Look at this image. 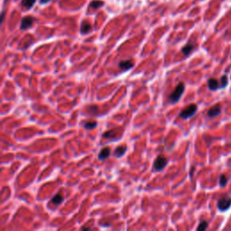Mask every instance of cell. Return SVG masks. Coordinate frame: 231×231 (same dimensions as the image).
Returning a JSON list of instances; mask_svg holds the SVG:
<instances>
[{"label": "cell", "mask_w": 231, "mask_h": 231, "mask_svg": "<svg viewBox=\"0 0 231 231\" xmlns=\"http://www.w3.org/2000/svg\"><path fill=\"white\" fill-rule=\"evenodd\" d=\"M185 90V85L183 82H180L176 88L174 89V90L170 94L169 96V99L172 103H177L181 98H182V94Z\"/></svg>", "instance_id": "obj_1"}, {"label": "cell", "mask_w": 231, "mask_h": 231, "mask_svg": "<svg viewBox=\"0 0 231 231\" xmlns=\"http://www.w3.org/2000/svg\"><path fill=\"white\" fill-rule=\"evenodd\" d=\"M197 110H198V106L196 104H191L190 106L182 109V112L180 113V117H182L183 119L191 118L196 114Z\"/></svg>", "instance_id": "obj_2"}, {"label": "cell", "mask_w": 231, "mask_h": 231, "mask_svg": "<svg viewBox=\"0 0 231 231\" xmlns=\"http://www.w3.org/2000/svg\"><path fill=\"white\" fill-rule=\"evenodd\" d=\"M218 210L221 212H225L229 210L231 207V197L229 196H224L218 200L217 203Z\"/></svg>", "instance_id": "obj_3"}, {"label": "cell", "mask_w": 231, "mask_h": 231, "mask_svg": "<svg viewBox=\"0 0 231 231\" xmlns=\"http://www.w3.org/2000/svg\"><path fill=\"white\" fill-rule=\"evenodd\" d=\"M168 163L167 158L164 155H158L153 162V171L160 172L163 171Z\"/></svg>", "instance_id": "obj_4"}, {"label": "cell", "mask_w": 231, "mask_h": 231, "mask_svg": "<svg viewBox=\"0 0 231 231\" xmlns=\"http://www.w3.org/2000/svg\"><path fill=\"white\" fill-rule=\"evenodd\" d=\"M34 19L33 17H24L21 21V25H20V29L21 30H26L29 27H31L33 25Z\"/></svg>", "instance_id": "obj_5"}, {"label": "cell", "mask_w": 231, "mask_h": 231, "mask_svg": "<svg viewBox=\"0 0 231 231\" xmlns=\"http://www.w3.org/2000/svg\"><path fill=\"white\" fill-rule=\"evenodd\" d=\"M221 113V106L219 104H216L212 108H210L208 110V116L209 117H215L220 115Z\"/></svg>", "instance_id": "obj_6"}, {"label": "cell", "mask_w": 231, "mask_h": 231, "mask_svg": "<svg viewBox=\"0 0 231 231\" xmlns=\"http://www.w3.org/2000/svg\"><path fill=\"white\" fill-rule=\"evenodd\" d=\"M118 66L123 71H127L134 67V63H133V62L129 61V60H124L119 62Z\"/></svg>", "instance_id": "obj_7"}, {"label": "cell", "mask_w": 231, "mask_h": 231, "mask_svg": "<svg viewBox=\"0 0 231 231\" xmlns=\"http://www.w3.org/2000/svg\"><path fill=\"white\" fill-rule=\"evenodd\" d=\"M193 50H194V44L192 43H188L182 47V52L185 57H188Z\"/></svg>", "instance_id": "obj_8"}, {"label": "cell", "mask_w": 231, "mask_h": 231, "mask_svg": "<svg viewBox=\"0 0 231 231\" xmlns=\"http://www.w3.org/2000/svg\"><path fill=\"white\" fill-rule=\"evenodd\" d=\"M110 153H111V149L109 148V147H104V148L101 149L100 152H99V159L101 160V161H104L108 157H109Z\"/></svg>", "instance_id": "obj_9"}, {"label": "cell", "mask_w": 231, "mask_h": 231, "mask_svg": "<svg viewBox=\"0 0 231 231\" xmlns=\"http://www.w3.org/2000/svg\"><path fill=\"white\" fill-rule=\"evenodd\" d=\"M219 86H220V84L214 78H210L208 80V87L210 90H212V91L217 90L218 89H219Z\"/></svg>", "instance_id": "obj_10"}, {"label": "cell", "mask_w": 231, "mask_h": 231, "mask_svg": "<svg viewBox=\"0 0 231 231\" xmlns=\"http://www.w3.org/2000/svg\"><path fill=\"white\" fill-rule=\"evenodd\" d=\"M127 150V146H117L116 148L115 152H114V155L116 158H120L126 153Z\"/></svg>", "instance_id": "obj_11"}, {"label": "cell", "mask_w": 231, "mask_h": 231, "mask_svg": "<svg viewBox=\"0 0 231 231\" xmlns=\"http://www.w3.org/2000/svg\"><path fill=\"white\" fill-rule=\"evenodd\" d=\"M91 30H92V26H91V25H90L89 22L84 21L82 24H81V33H82V34H86V33H89V32H91Z\"/></svg>", "instance_id": "obj_12"}, {"label": "cell", "mask_w": 231, "mask_h": 231, "mask_svg": "<svg viewBox=\"0 0 231 231\" xmlns=\"http://www.w3.org/2000/svg\"><path fill=\"white\" fill-rule=\"evenodd\" d=\"M63 199H64V198H63L60 193H57L56 195H54V196L52 197L51 201V203H53L54 205H60V204L62 203Z\"/></svg>", "instance_id": "obj_13"}, {"label": "cell", "mask_w": 231, "mask_h": 231, "mask_svg": "<svg viewBox=\"0 0 231 231\" xmlns=\"http://www.w3.org/2000/svg\"><path fill=\"white\" fill-rule=\"evenodd\" d=\"M89 6H90V7H93L94 9H98V8L104 6V2L100 1V0H93V1L90 2Z\"/></svg>", "instance_id": "obj_14"}, {"label": "cell", "mask_w": 231, "mask_h": 231, "mask_svg": "<svg viewBox=\"0 0 231 231\" xmlns=\"http://www.w3.org/2000/svg\"><path fill=\"white\" fill-rule=\"evenodd\" d=\"M208 227H209V222L207 220H201L197 228V231H206Z\"/></svg>", "instance_id": "obj_15"}, {"label": "cell", "mask_w": 231, "mask_h": 231, "mask_svg": "<svg viewBox=\"0 0 231 231\" xmlns=\"http://www.w3.org/2000/svg\"><path fill=\"white\" fill-rule=\"evenodd\" d=\"M97 126H98V122L97 121H89V122L84 123V127L86 129H89V130L94 129Z\"/></svg>", "instance_id": "obj_16"}, {"label": "cell", "mask_w": 231, "mask_h": 231, "mask_svg": "<svg viewBox=\"0 0 231 231\" xmlns=\"http://www.w3.org/2000/svg\"><path fill=\"white\" fill-rule=\"evenodd\" d=\"M35 1H36V0H22V5H23V6H25V8L30 9V8H32L33 6Z\"/></svg>", "instance_id": "obj_17"}, {"label": "cell", "mask_w": 231, "mask_h": 231, "mask_svg": "<svg viewBox=\"0 0 231 231\" xmlns=\"http://www.w3.org/2000/svg\"><path fill=\"white\" fill-rule=\"evenodd\" d=\"M229 84V78L227 75H223L221 78H220V86H219V89H225Z\"/></svg>", "instance_id": "obj_18"}, {"label": "cell", "mask_w": 231, "mask_h": 231, "mask_svg": "<svg viewBox=\"0 0 231 231\" xmlns=\"http://www.w3.org/2000/svg\"><path fill=\"white\" fill-rule=\"evenodd\" d=\"M228 184V178L225 174H221L219 176V186L221 188L226 187V185Z\"/></svg>", "instance_id": "obj_19"}, {"label": "cell", "mask_w": 231, "mask_h": 231, "mask_svg": "<svg viewBox=\"0 0 231 231\" xmlns=\"http://www.w3.org/2000/svg\"><path fill=\"white\" fill-rule=\"evenodd\" d=\"M116 130L115 129H112V130H109V131H107V132H105L103 134V137L104 138H108V139H110V138H114L116 136Z\"/></svg>", "instance_id": "obj_20"}, {"label": "cell", "mask_w": 231, "mask_h": 231, "mask_svg": "<svg viewBox=\"0 0 231 231\" xmlns=\"http://www.w3.org/2000/svg\"><path fill=\"white\" fill-rule=\"evenodd\" d=\"M51 0H40V4L41 5H45L47 3H49Z\"/></svg>", "instance_id": "obj_21"}, {"label": "cell", "mask_w": 231, "mask_h": 231, "mask_svg": "<svg viewBox=\"0 0 231 231\" xmlns=\"http://www.w3.org/2000/svg\"><path fill=\"white\" fill-rule=\"evenodd\" d=\"M90 228H85V227H82L81 228V231H90Z\"/></svg>", "instance_id": "obj_22"}, {"label": "cell", "mask_w": 231, "mask_h": 231, "mask_svg": "<svg viewBox=\"0 0 231 231\" xmlns=\"http://www.w3.org/2000/svg\"><path fill=\"white\" fill-rule=\"evenodd\" d=\"M195 170V167H192L191 168V177L192 176V172H193V171Z\"/></svg>", "instance_id": "obj_23"}]
</instances>
